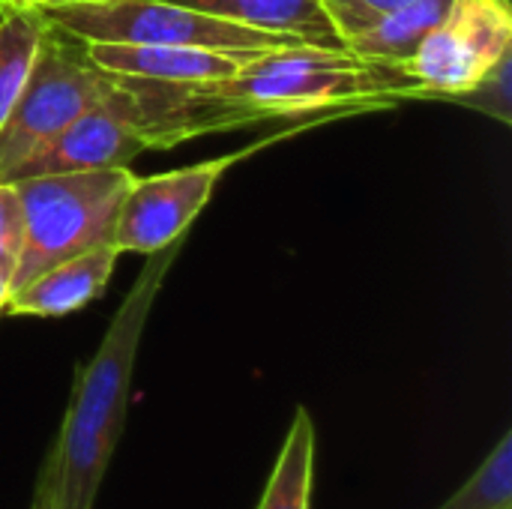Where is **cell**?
Here are the masks:
<instances>
[{
	"label": "cell",
	"instance_id": "cell-6",
	"mask_svg": "<svg viewBox=\"0 0 512 509\" xmlns=\"http://www.w3.org/2000/svg\"><path fill=\"white\" fill-rule=\"evenodd\" d=\"M102 105L123 117L147 150H171L201 135L237 132L276 120L261 108L216 93L210 84L147 81L111 72Z\"/></svg>",
	"mask_w": 512,
	"mask_h": 509
},
{
	"label": "cell",
	"instance_id": "cell-16",
	"mask_svg": "<svg viewBox=\"0 0 512 509\" xmlns=\"http://www.w3.org/2000/svg\"><path fill=\"white\" fill-rule=\"evenodd\" d=\"M438 509H512V432L501 435L465 486Z\"/></svg>",
	"mask_w": 512,
	"mask_h": 509
},
{
	"label": "cell",
	"instance_id": "cell-14",
	"mask_svg": "<svg viewBox=\"0 0 512 509\" xmlns=\"http://www.w3.org/2000/svg\"><path fill=\"white\" fill-rule=\"evenodd\" d=\"M315 456H318L315 420L306 408H297L258 509H312Z\"/></svg>",
	"mask_w": 512,
	"mask_h": 509
},
{
	"label": "cell",
	"instance_id": "cell-17",
	"mask_svg": "<svg viewBox=\"0 0 512 509\" xmlns=\"http://www.w3.org/2000/svg\"><path fill=\"white\" fill-rule=\"evenodd\" d=\"M444 102L465 105V108L480 111L504 126H512V51H507L474 87H468Z\"/></svg>",
	"mask_w": 512,
	"mask_h": 509
},
{
	"label": "cell",
	"instance_id": "cell-23",
	"mask_svg": "<svg viewBox=\"0 0 512 509\" xmlns=\"http://www.w3.org/2000/svg\"><path fill=\"white\" fill-rule=\"evenodd\" d=\"M21 3H30V6H45L48 0H21Z\"/></svg>",
	"mask_w": 512,
	"mask_h": 509
},
{
	"label": "cell",
	"instance_id": "cell-18",
	"mask_svg": "<svg viewBox=\"0 0 512 509\" xmlns=\"http://www.w3.org/2000/svg\"><path fill=\"white\" fill-rule=\"evenodd\" d=\"M330 27L342 39V45L354 42L357 36L369 33L381 24L390 12H396L408 0H318Z\"/></svg>",
	"mask_w": 512,
	"mask_h": 509
},
{
	"label": "cell",
	"instance_id": "cell-15",
	"mask_svg": "<svg viewBox=\"0 0 512 509\" xmlns=\"http://www.w3.org/2000/svg\"><path fill=\"white\" fill-rule=\"evenodd\" d=\"M450 9L453 0H408L396 12H390L381 24H375L369 33L348 42L345 48L369 60L405 66L429 39V33L447 18Z\"/></svg>",
	"mask_w": 512,
	"mask_h": 509
},
{
	"label": "cell",
	"instance_id": "cell-2",
	"mask_svg": "<svg viewBox=\"0 0 512 509\" xmlns=\"http://www.w3.org/2000/svg\"><path fill=\"white\" fill-rule=\"evenodd\" d=\"M207 84L276 120H336L408 99H432L405 66L369 60L351 48L315 45L267 51L231 78Z\"/></svg>",
	"mask_w": 512,
	"mask_h": 509
},
{
	"label": "cell",
	"instance_id": "cell-10",
	"mask_svg": "<svg viewBox=\"0 0 512 509\" xmlns=\"http://www.w3.org/2000/svg\"><path fill=\"white\" fill-rule=\"evenodd\" d=\"M117 258H120V252L108 243V246L87 249L81 255H72V258L42 270L39 276H33L30 282H24L21 288L12 291V297L6 303V315L63 318V315H72V312L90 306L96 297L105 294Z\"/></svg>",
	"mask_w": 512,
	"mask_h": 509
},
{
	"label": "cell",
	"instance_id": "cell-4",
	"mask_svg": "<svg viewBox=\"0 0 512 509\" xmlns=\"http://www.w3.org/2000/svg\"><path fill=\"white\" fill-rule=\"evenodd\" d=\"M54 27L69 36L93 42H132V45H186L228 54L249 63L267 51L303 45L291 36L252 30L234 21L213 18L171 0H102V3H69L45 6Z\"/></svg>",
	"mask_w": 512,
	"mask_h": 509
},
{
	"label": "cell",
	"instance_id": "cell-12",
	"mask_svg": "<svg viewBox=\"0 0 512 509\" xmlns=\"http://www.w3.org/2000/svg\"><path fill=\"white\" fill-rule=\"evenodd\" d=\"M207 12L222 21H234L252 30L291 36L315 48H345L330 27L318 0H171Z\"/></svg>",
	"mask_w": 512,
	"mask_h": 509
},
{
	"label": "cell",
	"instance_id": "cell-8",
	"mask_svg": "<svg viewBox=\"0 0 512 509\" xmlns=\"http://www.w3.org/2000/svg\"><path fill=\"white\" fill-rule=\"evenodd\" d=\"M507 51H512L510 0H453L447 18L405 69L432 99L444 102L474 87Z\"/></svg>",
	"mask_w": 512,
	"mask_h": 509
},
{
	"label": "cell",
	"instance_id": "cell-7",
	"mask_svg": "<svg viewBox=\"0 0 512 509\" xmlns=\"http://www.w3.org/2000/svg\"><path fill=\"white\" fill-rule=\"evenodd\" d=\"M312 123H318V120H297L294 126L276 132L267 141H258L252 147H243V150L219 156V159L186 165L177 171H162L153 177L132 174L129 189L120 204V213H117V225H114V249L120 255L123 252L153 255V252L189 237L198 213L207 207V201L216 192V183L234 162H240L249 153L267 147L270 141H279V138L300 132L303 126H312Z\"/></svg>",
	"mask_w": 512,
	"mask_h": 509
},
{
	"label": "cell",
	"instance_id": "cell-9",
	"mask_svg": "<svg viewBox=\"0 0 512 509\" xmlns=\"http://www.w3.org/2000/svg\"><path fill=\"white\" fill-rule=\"evenodd\" d=\"M141 153H147L144 141L129 129L123 117L111 108L96 105L75 120H69L57 135L39 144L6 183L48 174H75V171H105V168H129Z\"/></svg>",
	"mask_w": 512,
	"mask_h": 509
},
{
	"label": "cell",
	"instance_id": "cell-19",
	"mask_svg": "<svg viewBox=\"0 0 512 509\" xmlns=\"http://www.w3.org/2000/svg\"><path fill=\"white\" fill-rule=\"evenodd\" d=\"M21 243H24V213H21L18 186L0 180V270L9 276L15 273Z\"/></svg>",
	"mask_w": 512,
	"mask_h": 509
},
{
	"label": "cell",
	"instance_id": "cell-5",
	"mask_svg": "<svg viewBox=\"0 0 512 509\" xmlns=\"http://www.w3.org/2000/svg\"><path fill=\"white\" fill-rule=\"evenodd\" d=\"M108 72L99 69L84 42L60 27H48L33 72L0 126V180L78 114L102 105Z\"/></svg>",
	"mask_w": 512,
	"mask_h": 509
},
{
	"label": "cell",
	"instance_id": "cell-1",
	"mask_svg": "<svg viewBox=\"0 0 512 509\" xmlns=\"http://www.w3.org/2000/svg\"><path fill=\"white\" fill-rule=\"evenodd\" d=\"M183 240L147 255L129 294L108 321L96 354L75 369L63 426L51 444L57 459V509H93L126 426L129 390L147 318Z\"/></svg>",
	"mask_w": 512,
	"mask_h": 509
},
{
	"label": "cell",
	"instance_id": "cell-11",
	"mask_svg": "<svg viewBox=\"0 0 512 509\" xmlns=\"http://www.w3.org/2000/svg\"><path fill=\"white\" fill-rule=\"evenodd\" d=\"M90 60L123 78H147V81H174V84H207L231 78L243 63L207 51V48H186V45H132V42H93L87 45Z\"/></svg>",
	"mask_w": 512,
	"mask_h": 509
},
{
	"label": "cell",
	"instance_id": "cell-13",
	"mask_svg": "<svg viewBox=\"0 0 512 509\" xmlns=\"http://www.w3.org/2000/svg\"><path fill=\"white\" fill-rule=\"evenodd\" d=\"M48 27L51 21L42 6L0 0V126L33 72Z\"/></svg>",
	"mask_w": 512,
	"mask_h": 509
},
{
	"label": "cell",
	"instance_id": "cell-3",
	"mask_svg": "<svg viewBox=\"0 0 512 509\" xmlns=\"http://www.w3.org/2000/svg\"><path fill=\"white\" fill-rule=\"evenodd\" d=\"M129 180V168L15 180L24 213V243L12 273V291L72 255L108 243L114 246V225Z\"/></svg>",
	"mask_w": 512,
	"mask_h": 509
},
{
	"label": "cell",
	"instance_id": "cell-22",
	"mask_svg": "<svg viewBox=\"0 0 512 509\" xmlns=\"http://www.w3.org/2000/svg\"><path fill=\"white\" fill-rule=\"evenodd\" d=\"M69 3H102V0H48L45 6H69ZM42 6V9H45Z\"/></svg>",
	"mask_w": 512,
	"mask_h": 509
},
{
	"label": "cell",
	"instance_id": "cell-20",
	"mask_svg": "<svg viewBox=\"0 0 512 509\" xmlns=\"http://www.w3.org/2000/svg\"><path fill=\"white\" fill-rule=\"evenodd\" d=\"M27 509H57V459H54V450H48L42 459V468L36 474L33 498H30Z\"/></svg>",
	"mask_w": 512,
	"mask_h": 509
},
{
	"label": "cell",
	"instance_id": "cell-21",
	"mask_svg": "<svg viewBox=\"0 0 512 509\" xmlns=\"http://www.w3.org/2000/svg\"><path fill=\"white\" fill-rule=\"evenodd\" d=\"M12 297V276L0 270V315H6V303Z\"/></svg>",
	"mask_w": 512,
	"mask_h": 509
}]
</instances>
